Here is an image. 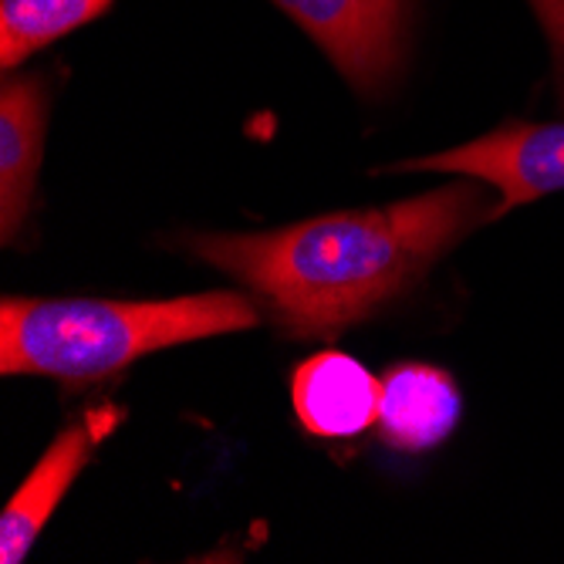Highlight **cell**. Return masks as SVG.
Masks as SVG:
<instances>
[{
  "mask_svg": "<svg viewBox=\"0 0 564 564\" xmlns=\"http://www.w3.org/2000/svg\"><path fill=\"white\" fill-rule=\"evenodd\" d=\"M413 170L456 173L494 186L500 199L487 220H497L531 199L564 189V122H507L467 145L395 163L386 173Z\"/></svg>",
  "mask_w": 564,
  "mask_h": 564,
  "instance_id": "3957f363",
  "label": "cell"
},
{
  "mask_svg": "<svg viewBox=\"0 0 564 564\" xmlns=\"http://www.w3.org/2000/svg\"><path fill=\"white\" fill-rule=\"evenodd\" d=\"M119 423H122V409L95 405L78 423L58 433V440L44 449L31 477L21 484V490L11 497L4 514H0V561L18 564L28 557L41 528L51 521V514H55L58 503L65 500L68 487L91 459V449Z\"/></svg>",
  "mask_w": 564,
  "mask_h": 564,
  "instance_id": "5b68a950",
  "label": "cell"
},
{
  "mask_svg": "<svg viewBox=\"0 0 564 564\" xmlns=\"http://www.w3.org/2000/svg\"><path fill=\"white\" fill-rule=\"evenodd\" d=\"M534 8L547 44H551V58L557 72V91H561V106H564V0H528Z\"/></svg>",
  "mask_w": 564,
  "mask_h": 564,
  "instance_id": "30bf717a",
  "label": "cell"
},
{
  "mask_svg": "<svg viewBox=\"0 0 564 564\" xmlns=\"http://www.w3.org/2000/svg\"><path fill=\"white\" fill-rule=\"evenodd\" d=\"M258 322L261 312L237 291L170 301L4 297L0 372L85 386L129 369L149 351L243 332Z\"/></svg>",
  "mask_w": 564,
  "mask_h": 564,
  "instance_id": "7a4b0ae2",
  "label": "cell"
},
{
  "mask_svg": "<svg viewBox=\"0 0 564 564\" xmlns=\"http://www.w3.org/2000/svg\"><path fill=\"white\" fill-rule=\"evenodd\" d=\"M112 0H0V68L14 72L58 37L91 24Z\"/></svg>",
  "mask_w": 564,
  "mask_h": 564,
  "instance_id": "9c48e42d",
  "label": "cell"
},
{
  "mask_svg": "<svg viewBox=\"0 0 564 564\" xmlns=\"http://www.w3.org/2000/svg\"><path fill=\"white\" fill-rule=\"evenodd\" d=\"M464 413L456 382L436 366H392L379 392V433L402 453H426L449 440Z\"/></svg>",
  "mask_w": 564,
  "mask_h": 564,
  "instance_id": "ba28073f",
  "label": "cell"
},
{
  "mask_svg": "<svg viewBox=\"0 0 564 564\" xmlns=\"http://www.w3.org/2000/svg\"><path fill=\"white\" fill-rule=\"evenodd\" d=\"M362 91H382L402 62V0H274Z\"/></svg>",
  "mask_w": 564,
  "mask_h": 564,
  "instance_id": "277c9868",
  "label": "cell"
},
{
  "mask_svg": "<svg viewBox=\"0 0 564 564\" xmlns=\"http://www.w3.org/2000/svg\"><path fill=\"white\" fill-rule=\"evenodd\" d=\"M47 132V82L18 75L0 88V230L11 243L28 214L37 186Z\"/></svg>",
  "mask_w": 564,
  "mask_h": 564,
  "instance_id": "52a82bcc",
  "label": "cell"
},
{
  "mask_svg": "<svg viewBox=\"0 0 564 564\" xmlns=\"http://www.w3.org/2000/svg\"><path fill=\"white\" fill-rule=\"evenodd\" d=\"M382 382L345 351H318L294 369L291 405L297 423L322 440H348L379 420Z\"/></svg>",
  "mask_w": 564,
  "mask_h": 564,
  "instance_id": "8992f818",
  "label": "cell"
},
{
  "mask_svg": "<svg viewBox=\"0 0 564 564\" xmlns=\"http://www.w3.org/2000/svg\"><path fill=\"white\" fill-rule=\"evenodd\" d=\"M477 183L268 234H203L189 250L258 294L291 338H335L413 288L484 214Z\"/></svg>",
  "mask_w": 564,
  "mask_h": 564,
  "instance_id": "6da1fadb",
  "label": "cell"
}]
</instances>
